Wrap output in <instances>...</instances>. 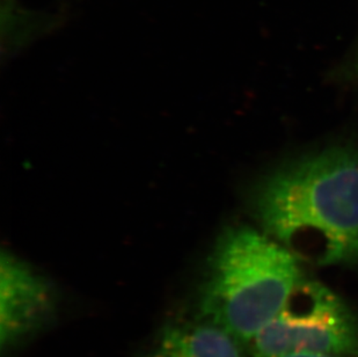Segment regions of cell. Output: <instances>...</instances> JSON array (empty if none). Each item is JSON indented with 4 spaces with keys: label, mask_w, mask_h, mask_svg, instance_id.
<instances>
[{
    "label": "cell",
    "mask_w": 358,
    "mask_h": 357,
    "mask_svg": "<svg viewBox=\"0 0 358 357\" xmlns=\"http://www.w3.org/2000/svg\"><path fill=\"white\" fill-rule=\"evenodd\" d=\"M254 210L299 261L358 262V151L328 148L287 164L261 182Z\"/></svg>",
    "instance_id": "cell-1"
},
{
    "label": "cell",
    "mask_w": 358,
    "mask_h": 357,
    "mask_svg": "<svg viewBox=\"0 0 358 357\" xmlns=\"http://www.w3.org/2000/svg\"><path fill=\"white\" fill-rule=\"evenodd\" d=\"M305 281L301 261L257 230L238 226L213 251L199 291V316L250 344Z\"/></svg>",
    "instance_id": "cell-2"
},
{
    "label": "cell",
    "mask_w": 358,
    "mask_h": 357,
    "mask_svg": "<svg viewBox=\"0 0 358 357\" xmlns=\"http://www.w3.org/2000/svg\"><path fill=\"white\" fill-rule=\"evenodd\" d=\"M250 346L252 357H358V321L331 290L305 280Z\"/></svg>",
    "instance_id": "cell-3"
},
{
    "label": "cell",
    "mask_w": 358,
    "mask_h": 357,
    "mask_svg": "<svg viewBox=\"0 0 358 357\" xmlns=\"http://www.w3.org/2000/svg\"><path fill=\"white\" fill-rule=\"evenodd\" d=\"M52 307L47 282L12 254L3 253L0 270V346L10 351L45 321Z\"/></svg>",
    "instance_id": "cell-4"
},
{
    "label": "cell",
    "mask_w": 358,
    "mask_h": 357,
    "mask_svg": "<svg viewBox=\"0 0 358 357\" xmlns=\"http://www.w3.org/2000/svg\"><path fill=\"white\" fill-rule=\"evenodd\" d=\"M245 346L223 327L197 317L166 327L153 357H246Z\"/></svg>",
    "instance_id": "cell-5"
},
{
    "label": "cell",
    "mask_w": 358,
    "mask_h": 357,
    "mask_svg": "<svg viewBox=\"0 0 358 357\" xmlns=\"http://www.w3.org/2000/svg\"><path fill=\"white\" fill-rule=\"evenodd\" d=\"M289 357H334V356H321V355H294Z\"/></svg>",
    "instance_id": "cell-6"
}]
</instances>
